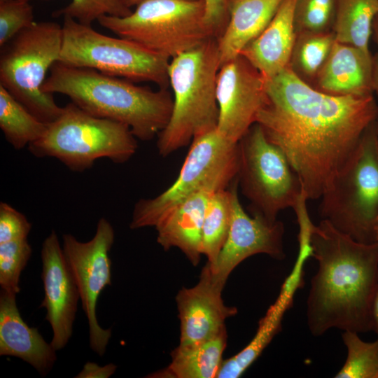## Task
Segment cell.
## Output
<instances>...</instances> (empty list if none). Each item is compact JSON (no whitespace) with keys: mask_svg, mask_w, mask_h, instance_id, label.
Here are the masks:
<instances>
[{"mask_svg":"<svg viewBox=\"0 0 378 378\" xmlns=\"http://www.w3.org/2000/svg\"><path fill=\"white\" fill-rule=\"evenodd\" d=\"M265 91L255 122L285 154L307 198H321L365 129L378 120L373 94H328L300 80L289 66L265 78Z\"/></svg>","mask_w":378,"mask_h":378,"instance_id":"cell-1","label":"cell"},{"mask_svg":"<svg viewBox=\"0 0 378 378\" xmlns=\"http://www.w3.org/2000/svg\"><path fill=\"white\" fill-rule=\"evenodd\" d=\"M308 242L318 262L307 300V322L319 337L331 328L372 331L378 288V242L364 244L328 221L311 225Z\"/></svg>","mask_w":378,"mask_h":378,"instance_id":"cell-2","label":"cell"},{"mask_svg":"<svg viewBox=\"0 0 378 378\" xmlns=\"http://www.w3.org/2000/svg\"><path fill=\"white\" fill-rule=\"evenodd\" d=\"M42 90L67 96L87 113L130 127L142 141L154 138L167 125L173 99L165 90L153 91L98 71L56 62Z\"/></svg>","mask_w":378,"mask_h":378,"instance_id":"cell-3","label":"cell"},{"mask_svg":"<svg viewBox=\"0 0 378 378\" xmlns=\"http://www.w3.org/2000/svg\"><path fill=\"white\" fill-rule=\"evenodd\" d=\"M219 68L218 42L214 37L172 59L168 77L173 108L167 125L158 134L160 155L166 157L217 127Z\"/></svg>","mask_w":378,"mask_h":378,"instance_id":"cell-4","label":"cell"},{"mask_svg":"<svg viewBox=\"0 0 378 378\" xmlns=\"http://www.w3.org/2000/svg\"><path fill=\"white\" fill-rule=\"evenodd\" d=\"M136 139L128 126L95 117L71 102L27 148L35 157L54 158L70 170L83 172L100 158L128 161L137 150Z\"/></svg>","mask_w":378,"mask_h":378,"instance_id":"cell-5","label":"cell"},{"mask_svg":"<svg viewBox=\"0 0 378 378\" xmlns=\"http://www.w3.org/2000/svg\"><path fill=\"white\" fill-rule=\"evenodd\" d=\"M378 120L364 131L357 146L321 197L320 213L339 231L364 244L376 242L378 216Z\"/></svg>","mask_w":378,"mask_h":378,"instance_id":"cell-6","label":"cell"},{"mask_svg":"<svg viewBox=\"0 0 378 378\" xmlns=\"http://www.w3.org/2000/svg\"><path fill=\"white\" fill-rule=\"evenodd\" d=\"M62 26L34 22L1 47L0 85L34 116L50 124L62 113L52 94L42 90L46 76L58 62Z\"/></svg>","mask_w":378,"mask_h":378,"instance_id":"cell-7","label":"cell"},{"mask_svg":"<svg viewBox=\"0 0 378 378\" xmlns=\"http://www.w3.org/2000/svg\"><path fill=\"white\" fill-rule=\"evenodd\" d=\"M97 22L169 59L215 36L204 21V0H141L127 16L105 15Z\"/></svg>","mask_w":378,"mask_h":378,"instance_id":"cell-8","label":"cell"},{"mask_svg":"<svg viewBox=\"0 0 378 378\" xmlns=\"http://www.w3.org/2000/svg\"><path fill=\"white\" fill-rule=\"evenodd\" d=\"M239 165V142L228 139L216 128L196 136L176 181L158 196L136 202L130 227H155L189 196L202 190L227 188L237 178Z\"/></svg>","mask_w":378,"mask_h":378,"instance_id":"cell-9","label":"cell"},{"mask_svg":"<svg viewBox=\"0 0 378 378\" xmlns=\"http://www.w3.org/2000/svg\"><path fill=\"white\" fill-rule=\"evenodd\" d=\"M57 62L130 80L152 82L162 89L169 83V59L130 40L102 34L92 26L69 18H64Z\"/></svg>","mask_w":378,"mask_h":378,"instance_id":"cell-10","label":"cell"},{"mask_svg":"<svg viewBox=\"0 0 378 378\" xmlns=\"http://www.w3.org/2000/svg\"><path fill=\"white\" fill-rule=\"evenodd\" d=\"M237 174L253 214L276 221L278 214L295 208L304 195L301 182L283 151L254 123L239 141Z\"/></svg>","mask_w":378,"mask_h":378,"instance_id":"cell-11","label":"cell"},{"mask_svg":"<svg viewBox=\"0 0 378 378\" xmlns=\"http://www.w3.org/2000/svg\"><path fill=\"white\" fill-rule=\"evenodd\" d=\"M114 239L113 227L105 218L98 220L95 234L88 241H80L71 234L62 235L64 256L77 284L88 322L90 346L100 356L106 352L111 330L99 326L96 308L100 293L111 285L109 252Z\"/></svg>","mask_w":378,"mask_h":378,"instance_id":"cell-12","label":"cell"},{"mask_svg":"<svg viewBox=\"0 0 378 378\" xmlns=\"http://www.w3.org/2000/svg\"><path fill=\"white\" fill-rule=\"evenodd\" d=\"M217 130L238 143L266 102L265 78L243 56L223 64L216 80Z\"/></svg>","mask_w":378,"mask_h":378,"instance_id":"cell-13","label":"cell"},{"mask_svg":"<svg viewBox=\"0 0 378 378\" xmlns=\"http://www.w3.org/2000/svg\"><path fill=\"white\" fill-rule=\"evenodd\" d=\"M284 225L280 220L270 221L258 214L249 216L241 204L237 190L227 238L215 264L207 262L215 280L225 286L234 268L255 254L264 253L276 260H284Z\"/></svg>","mask_w":378,"mask_h":378,"instance_id":"cell-14","label":"cell"},{"mask_svg":"<svg viewBox=\"0 0 378 378\" xmlns=\"http://www.w3.org/2000/svg\"><path fill=\"white\" fill-rule=\"evenodd\" d=\"M41 256L45 295L40 307L46 310V320L52 331L50 343L58 351L72 335L80 293L55 230L44 239Z\"/></svg>","mask_w":378,"mask_h":378,"instance_id":"cell-15","label":"cell"},{"mask_svg":"<svg viewBox=\"0 0 378 378\" xmlns=\"http://www.w3.org/2000/svg\"><path fill=\"white\" fill-rule=\"evenodd\" d=\"M224 286L215 280L206 263L198 283L178 292L176 302L180 320L179 346L202 343L226 330L225 320L235 315L237 309L225 304L222 298Z\"/></svg>","mask_w":378,"mask_h":378,"instance_id":"cell-16","label":"cell"},{"mask_svg":"<svg viewBox=\"0 0 378 378\" xmlns=\"http://www.w3.org/2000/svg\"><path fill=\"white\" fill-rule=\"evenodd\" d=\"M56 350L36 328L29 327L21 317L16 295L1 290L0 356L19 358L46 375L56 360Z\"/></svg>","mask_w":378,"mask_h":378,"instance_id":"cell-17","label":"cell"},{"mask_svg":"<svg viewBox=\"0 0 378 378\" xmlns=\"http://www.w3.org/2000/svg\"><path fill=\"white\" fill-rule=\"evenodd\" d=\"M370 52L335 41L312 87L335 96L372 94Z\"/></svg>","mask_w":378,"mask_h":378,"instance_id":"cell-18","label":"cell"},{"mask_svg":"<svg viewBox=\"0 0 378 378\" xmlns=\"http://www.w3.org/2000/svg\"><path fill=\"white\" fill-rule=\"evenodd\" d=\"M296 1L284 0L267 27L240 54L265 78L274 76L288 66L296 37Z\"/></svg>","mask_w":378,"mask_h":378,"instance_id":"cell-19","label":"cell"},{"mask_svg":"<svg viewBox=\"0 0 378 378\" xmlns=\"http://www.w3.org/2000/svg\"><path fill=\"white\" fill-rule=\"evenodd\" d=\"M215 192H197L177 204L155 226L157 241L165 250L178 248L196 266L201 258L205 211Z\"/></svg>","mask_w":378,"mask_h":378,"instance_id":"cell-20","label":"cell"},{"mask_svg":"<svg viewBox=\"0 0 378 378\" xmlns=\"http://www.w3.org/2000/svg\"><path fill=\"white\" fill-rule=\"evenodd\" d=\"M284 0H228V20L217 40L220 66L240 55L267 27Z\"/></svg>","mask_w":378,"mask_h":378,"instance_id":"cell-21","label":"cell"},{"mask_svg":"<svg viewBox=\"0 0 378 378\" xmlns=\"http://www.w3.org/2000/svg\"><path fill=\"white\" fill-rule=\"evenodd\" d=\"M225 330L214 338L190 346H178L171 354L172 362L153 372V378H214L217 377L227 344Z\"/></svg>","mask_w":378,"mask_h":378,"instance_id":"cell-22","label":"cell"},{"mask_svg":"<svg viewBox=\"0 0 378 378\" xmlns=\"http://www.w3.org/2000/svg\"><path fill=\"white\" fill-rule=\"evenodd\" d=\"M286 289L284 286L277 300L261 318L251 341L239 353L223 360L216 378L239 377L280 331L283 316L292 303L293 291Z\"/></svg>","mask_w":378,"mask_h":378,"instance_id":"cell-23","label":"cell"},{"mask_svg":"<svg viewBox=\"0 0 378 378\" xmlns=\"http://www.w3.org/2000/svg\"><path fill=\"white\" fill-rule=\"evenodd\" d=\"M378 0H337L332 27L335 40L370 52L369 41Z\"/></svg>","mask_w":378,"mask_h":378,"instance_id":"cell-24","label":"cell"},{"mask_svg":"<svg viewBox=\"0 0 378 378\" xmlns=\"http://www.w3.org/2000/svg\"><path fill=\"white\" fill-rule=\"evenodd\" d=\"M237 178L229 189L214 192L209 200L202 226V253L214 265L228 236Z\"/></svg>","mask_w":378,"mask_h":378,"instance_id":"cell-25","label":"cell"},{"mask_svg":"<svg viewBox=\"0 0 378 378\" xmlns=\"http://www.w3.org/2000/svg\"><path fill=\"white\" fill-rule=\"evenodd\" d=\"M48 124L43 122L0 85V128L6 140L21 150L39 139Z\"/></svg>","mask_w":378,"mask_h":378,"instance_id":"cell-26","label":"cell"},{"mask_svg":"<svg viewBox=\"0 0 378 378\" xmlns=\"http://www.w3.org/2000/svg\"><path fill=\"white\" fill-rule=\"evenodd\" d=\"M335 41L332 31L297 33L288 64L290 69L312 86Z\"/></svg>","mask_w":378,"mask_h":378,"instance_id":"cell-27","label":"cell"},{"mask_svg":"<svg viewBox=\"0 0 378 378\" xmlns=\"http://www.w3.org/2000/svg\"><path fill=\"white\" fill-rule=\"evenodd\" d=\"M342 339L346 349V360L336 378H378V340L363 341L358 333L344 331Z\"/></svg>","mask_w":378,"mask_h":378,"instance_id":"cell-28","label":"cell"},{"mask_svg":"<svg viewBox=\"0 0 378 378\" xmlns=\"http://www.w3.org/2000/svg\"><path fill=\"white\" fill-rule=\"evenodd\" d=\"M32 253L27 239L0 244V286L1 290L17 295L20 278Z\"/></svg>","mask_w":378,"mask_h":378,"instance_id":"cell-29","label":"cell"},{"mask_svg":"<svg viewBox=\"0 0 378 378\" xmlns=\"http://www.w3.org/2000/svg\"><path fill=\"white\" fill-rule=\"evenodd\" d=\"M337 0H297L294 10L295 32L332 31Z\"/></svg>","mask_w":378,"mask_h":378,"instance_id":"cell-30","label":"cell"},{"mask_svg":"<svg viewBox=\"0 0 378 378\" xmlns=\"http://www.w3.org/2000/svg\"><path fill=\"white\" fill-rule=\"evenodd\" d=\"M131 13V8L127 7L122 0H72L66 7L54 11L52 16L71 18L83 24L91 26L102 15L125 17Z\"/></svg>","mask_w":378,"mask_h":378,"instance_id":"cell-31","label":"cell"},{"mask_svg":"<svg viewBox=\"0 0 378 378\" xmlns=\"http://www.w3.org/2000/svg\"><path fill=\"white\" fill-rule=\"evenodd\" d=\"M34 22L33 8L29 1L0 0L1 48Z\"/></svg>","mask_w":378,"mask_h":378,"instance_id":"cell-32","label":"cell"},{"mask_svg":"<svg viewBox=\"0 0 378 378\" xmlns=\"http://www.w3.org/2000/svg\"><path fill=\"white\" fill-rule=\"evenodd\" d=\"M31 224L26 216L8 203H0V244L26 239Z\"/></svg>","mask_w":378,"mask_h":378,"instance_id":"cell-33","label":"cell"},{"mask_svg":"<svg viewBox=\"0 0 378 378\" xmlns=\"http://www.w3.org/2000/svg\"><path fill=\"white\" fill-rule=\"evenodd\" d=\"M204 21L216 35L224 29L228 20V0H204Z\"/></svg>","mask_w":378,"mask_h":378,"instance_id":"cell-34","label":"cell"},{"mask_svg":"<svg viewBox=\"0 0 378 378\" xmlns=\"http://www.w3.org/2000/svg\"><path fill=\"white\" fill-rule=\"evenodd\" d=\"M117 366L113 363L100 366L93 362H87L76 378H108L115 372Z\"/></svg>","mask_w":378,"mask_h":378,"instance_id":"cell-35","label":"cell"},{"mask_svg":"<svg viewBox=\"0 0 378 378\" xmlns=\"http://www.w3.org/2000/svg\"><path fill=\"white\" fill-rule=\"evenodd\" d=\"M372 33L378 46V14L376 15L373 21ZM372 85L373 92H375L378 96V51L374 56H372Z\"/></svg>","mask_w":378,"mask_h":378,"instance_id":"cell-36","label":"cell"},{"mask_svg":"<svg viewBox=\"0 0 378 378\" xmlns=\"http://www.w3.org/2000/svg\"><path fill=\"white\" fill-rule=\"evenodd\" d=\"M372 331H374L376 333L377 336V339L378 340V288L376 292L372 307Z\"/></svg>","mask_w":378,"mask_h":378,"instance_id":"cell-37","label":"cell"},{"mask_svg":"<svg viewBox=\"0 0 378 378\" xmlns=\"http://www.w3.org/2000/svg\"><path fill=\"white\" fill-rule=\"evenodd\" d=\"M123 4L128 8L136 6L141 0H122Z\"/></svg>","mask_w":378,"mask_h":378,"instance_id":"cell-38","label":"cell"},{"mask_svg":"<svg viewBox=\"0 0 378 378\" xmlns=\"http://www.w3.org/2000/svg\"><path fill=\"white\" fill-rule=\"evenodd\" d=\"M374 236H375V241L376 242H378V216L375 222V226H374Z\"/></svg>","mask_w":378,"mask_h":378,"instance_id":"cell-39","label":"cell"},{"mask_svg":"<svg viewBox=\"0 0 378 378\" xmlns=\"http://www.w3.org/2000/svg\"><path fill=\"white\" fill-rule=\"evenodd\" d=\"M377 149H378V126H377Z\"/></svg>","mask_w":378,"mask_h":378,"instance_id":"cell-40","label":"cell"}]
</instances>
